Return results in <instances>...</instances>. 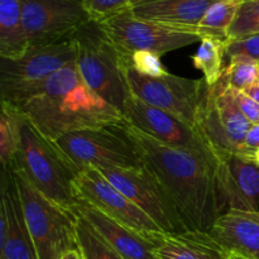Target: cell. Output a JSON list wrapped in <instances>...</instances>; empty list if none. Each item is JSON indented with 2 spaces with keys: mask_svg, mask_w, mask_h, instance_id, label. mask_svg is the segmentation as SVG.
Returning <instances> with one entry per match:
<instances>
[{
  "mask_svg": "<svg viewBox=\"0 0 259 259\" xmlns=\"http://www.w3.org/2000/svg\"><path fill=\"white\" fill-rule=\"evenodd\" d=\"M233 91H234V98L243 115L248 119L252 125L259 124V104L250 96H248L244 91L235 90V89H233Z\"/></svg>",
  "mask_w": 259,
  "mask_h": 259,
  "instance_id": "4dcf8cb0",
  "label": "cell"
},
{
  "mask_svg": "<svg viewBox=\"0 0 259 259\" xmlns=\"http://www.w3.org/2000/svg\"><path fill=\"white\" fill-rule=\"evenodd\" d=\"M76 66L83 82L123 114L132 95L125 78V60L101 24L90 20L73 34Z\"/></svg>",
  "mask_w": 259,
  "mask_h": 259,
  "instance_id": "277c9868",
  "label": "cell"
},
{
  "mask_svg": "<svg viewBox=\"0 0 259 259\" xmlns=\"http://www.w3.org/2000/svg\"><path fill=\"white\" fill-rule=\"evenodd\" d=\"M123 53V52H121ZM125 65L138 73L148 77H161L168 75V71L161 61V56L151 51H136L131 55H124Z\"/></svg>",
  "mask_w": 259,
  "mask_h": 259,
  "instance_id": "83f0119b",
  "label": "cell"
},
{
  "mask_svg": "<svg viewBox=\"0 0 259 259\" xmlns=\"http://www.w3.org/2000/svg\"><path fill=\"white\" fill-rule=\"evenodd\" d=\"M248 159H249V161H252V162H254L255 164H258V166H259V149H258V151H255L254 153H253L252 156H250Z\"/></svg>",
  "mask_w": 259,
  "mask_h": 259,
  "instance_id": "e575fe53",
  "label": "cell"
},
{
  "mask_svg": "<svg viewBox=\"0 0 259 259\" xmlns=\"http://www.w3.org/2000/svg\"><path fill=\"white\" fill-rule=\"evenodd\" d=\"M116 126L134 144L144 166L161 182L189 230L210 232L225 212L218 185L217 158L167 146L124 118Z\"/></svg>",
  "mask_w": 259,
  "mask_h": 259,
  "instance_id": "6da1fadb",
  "label": "cell"
},
{
  "mask_svg": "<svg viewBox=\"0 0 259 259\" xmlns=\"http://www.w3.org/2000/svg\"><path fill=\"white\" fill-rule=\"evenodd\" d=\"M244 0H219L212 4L200 22L197 30L204 37L210 35L228 40V32Z\"/></svg>",
  "mask_w": 259,
  "mask_h": 259,
  "instance_id": "cb8c5ba5",
  "label": "cell"
},
{
  "mask_svg": "<svg viewBox=\"0 0 259 259\" xmlns=\"http://www.w3.org/2000/svg\"><path fill=\"white\" fill-rule=\"evenodd\" d=\"M73 211L88 220L96 233L123 259H159L156 249L159 238L164 233L147 235L137 232L106 217L83 200H78Z\"/></svg>",
  "mask_w": 259,
  "mask_h": 259,
  "instance_id": "e0dca14e",
  "label": "cell"
},
{
  "mask_svg": "<svg viewBox=\"0 0 259 259\" xmlns=\"http://www.w3.org/2000/svg\"><path fill=\"white\" fill-rule=\"evenodd\" d=\"M76 191L78 200H83L106 217L137 232L147 235L164 233L153 219L119 191L95 167H88L77 175Z\"/></svg>",
  "mask_w": 259,
  "mask_h": 259,
  "instance_id": "4fadbf2b",
  "label": "cell"
},
{
  "mask_svg": "<svg viewBox=\"0 0 259 259\" xmlns=\"http://www.w3.org/2000/svg\"><path fill=\"white\" fill-rule=\"evenodd\" d=\"M259 149V124L252 125L248 131L247 136H245L244 143H243L242 152H240V156L245 157V158H249L255 151Z\"/></svg>",
  "mask_w": 259,
  "mask_h": 259,
  "instance_id": "1f68e13d",
  "label": "cell"
},
{
  "mask_svg": "<svg viewBox=\"0 0 259 259\" xmlns=\"http://www.w3.org/2000/svg\"><path fill=\"white\" fill-rule=\"evenodd\" d=\"M139 2H142V0H133V2H132V5L137 4V3H139Z\"/></svg>",
  "mask_w": 259,
  "mask_h": 259,
  "instance_id": "d590c367",
  "label": "cell"
},
{
  "mask_svg": "<svg viewBox=\"0 0 259 259\" xmlns=\"http://www.w3.org/2000/svg\"><path fill=\"white\" fill-rule=\"evenodd\" d=\"M133 0H85V7L91 20L103 22L113 15L132 8Z\"/></svg>",
  "mask_w": 259,
  "mask_h": 259,
  "instance_id": "f546056e",
  "label": "cell"
},
{
  "mask_svg": "<svg viewBox=\"0 0 259 259\" xmlns=\"http://www.w3.org/2000/svg\"><path fill=\"white\" fill-rule=\"evenodd\" d=\"M99 23L124 55H131L136 51H151L162 56L192 43H200L204 38L197 30L141 19L131 9Z\"/></svg>",
  "mask_w": 259,
  "mask_h": 259,
  "instance_id": "9c48e42d",
  "label": "cell"
},
{
  "mask_svg": "<svg viewBox=\"0 0 259 259\" xmlns=\"http://www.w3.org/2000/svg\"><path fill=\"white\" fill-rule=\"evenodd\" d=\"M9 171L22 174L43 196L73 211L78 202L77 172L53 142L39 133L27 118L20 126V142Z\"/></svg>",
  "mask_w": 259,
  "mask_h": 259,
  "instance_id": "3957f363",
  "label": "cell"
},
{
  "mask_svg": "<svg viewBox=\"0 0 259 259\" xmlns=\"http://www.w3.org/2000/svg\"><path fill=\"white\" fill-rule=\"evenodd\" d=\"M156 254L159 259H230L229 252L209 232L199 230L162 234Z\"/></svg>",
  "mask_w": 259,
  "mask_h": 259,
  "instance_id": "ffe728a7",
  "label": "cell"
},
{
  "mask_svg": "<svg viewBox=\"0 0 259 259\" xmlns=\"http://www.w3.org/2000/svg\"><path fill=\"white\" fill-rule=\"evenodd\" d=\"M258 214H259V211H258Z\"/></svg>",
  "mask_w": 259,
  "mask_h": 259,
  "instance_id": "74e56055",
  "label": "cell"
},
{
  "mask_svg": "<svg viewBox=\"0 0 259 259\" xmlns=\"http://www.w3.org/2000/svg\"><path fill=\"white\" fill-rule=\"evenodd\" d=\"M227 62L234 58H245L259 63V33L225 42Z\"/></svg>",
  "mask_w": 259,
  "mask_h": 259,
  "instance_id": "f1b7e54d",
  "label": "cell"
},
{
  "mask_svg": "<svg viewBox=\"0 0 259 259\" xmlns=\"http://www.w3.org/2000/svg\"><path fill=\"white\" fill-rule=\"evenodd\" d=\"M60 259H82V257H81V253L78 249H71L68 252L63 253Z\"/></svg>",
  "mask_w": 259,
  "mask_h": 259,
  "instance_id": "836d02e7",
  "label": "cell"
},
{
  "mask_svg": "<svg viewBox=\"0 0 259 259\" xmlns=\"http://www.w3.org/2000/svg\"><path fill=\"white\" fill-rule=\"evenodd\" d=\"M259 33V0H244L228 32V39Z\"/></svg>",
  "mask_w": 259,
  "mask_h": 259,
  "instance_id": "4316f807",
  "label": "cell"
},
{
  "mask_svg": "<svg viewBox=\"0 0 259 259\" xmlns=\"http://www.w3.org/2000/svg\"><path fill=\"white\" fill-rule=\"evenodd\" d=\"M77 215V247L82 259H123L100 235L96 230Z\"/></svg>",
  "mask_w": 259,
  "mask_h": 259,
  "instance_id": "d4e9b609",
  "label": "cell"
},
{
  "mask_svg": "<svg viewBox=\"0 0 259 259\" xmlns=\"http://www.w3.org/2000/svg\"><path fill=\"white\" fill-rule=\"evenodd\" d=\"M217 2L219 0H142L132 5L131 12L141 19L197 30L207 9Z\"/></svg>",
  "mask_w": 259,
  "mask_h": 259,
  "instance_id": "d6986e66",
  "label": "cell"
},
{
  "mask_svg": "<svg viewBox=\"0 0 259 259\" xmlns=\"http://www.w3.org/2000/svg\"><path fill=\"white\" fill-rule=\"evenodd\" d=\"M123 118L131 125L167 146L217 158L196 128L187 125L172 114L154 108L134 95L129 96L125 101Z\"/></svg>",
  "mask_w": 259,
  "mask_h": 259,
  "instance_id": "5bb4252c",
  "label": "cell"
},
{
  "mask_svg": "<svg viewBox=\"0 0 259 259\" xmlns=\"http://www.w3.org/2000/svg\"><path fill=\"white\" fill-rule=\"evenodd\" d=\"M222 77L232 89L244 90L259 82V63L245 58L230 60L227 62Z\"/></svg>",
  "mask_w": 259,
  "mask_h": 259,
  "instance_id": "484cf974",
  "label": "cell"
},
{
  "mask_svg": "<svg viewBox=\"0 0 259 259\" xmlns=\"http://www.w3.org/2000/svg\"><path fill=\"white\" fill-rule=\"evenodd\" d=\"M217 177L225 212L259 211V166L240 154L217 158Z\"/></svg>",
  "mask_w": 259,
  "mask_h": 259,
  "instance_id": "9a60e30c",
  "label": "cell"
},
{
  "mask_svg": "<svg viewBox=\"0 0 259 259\" xmlns=\"http://www.w3.org/2000/svg\"><path fill=\"white\" fill-rule=\"evenodd\" d=\"M119 191L143 210L166 234L189 232L179 209L157 177L143 166L137 169L95 167Z\"/></svg>",
  "mask_w": 259,
  "mask_h": 259,
  "instance_id": "30bf717a",
  "label": "cell"
},
{
  "mask_svg": "<svg viewBox=\"0 0 259 259\" xmlns=\"http://www.w3.org/2000/svg\"><path fill=\"white\" fill-rule=\"evenodd\" d=\"M29 47L23 24L22 2L0 0V57L17 60Z\"/></svg>",
  "mask_w": 259,
  "mask_h": 259,
  "instance_id": "44dd1931",
  "label": "cell"
},
{
  "mask_svg": "<svg viewBox=\"0 0 259 259\" xmlns=\"http://www.w3.org/2000/svg\"><path fill=\"white\" fill-rule=\"evenodd\" d=\"M242 259H245V258H243V257H242Z\"/></svg>",
  "mask_w": 259,
  "mask_h": 259,
  "instance_id": "8d00e7d4",
  "label": "cell"
},
{
  "mask_svg": "<svg viewBox=\"0 0 259 259\" xmlns=\"http://www.w3.org/2000/svg\"><path fill=\"white\" fill-rule=\"evenodd\" d=\"M24 115L18 108L7 101H2L0 115V161L3 171H9L13 166L20 142V126Z\"/></svg>",
  "mask_w": 259,
  "mask_h": 259,
  "instance_id": "603a6c76",
  "label": "cell"
},
{
  "mask_svg": "<svg viewBox=\"0 0 259 259\" xmlns=\"http://www.w3.org/2000/svg\"><path fill=\"white\" fill-rule=\"evenodd\" d=\"M209 233L229 254L259 259L258 212L229 210L218 218Z\"/></svg>",
  "mask_w": 259,
  "mask_h": 259,
  "instance_id": "ac0fdd59",
  "label": "cell"
},
{
  "mask_svg": "<svg viewBox=\"0 0 259 259\" xmlns=\"http://www.w3.org/2000/svg\"><path fill=\"white\" fill-rule=\"evenodd\" d=\"M53 143L77 174L88 167L137 169L144 166L134 144L116 124L71 132Z\"/></svg>",
  "mask_w": 259,
  "mask_h": 259,
  "instance_id": "8992f818",
  "label": "cell"
},
{
  "mask_svg": "<svg viewBox=\"0 0 259 259\" xmlns=\"http://www.w3.org/2000/svg\"><path fill=\"white\" fill-rule=\"evenodd\" d=\"M242 91H244L248 96H250L253 100H255L259 104V82L253 83V85L248 86L247 89H244Z\"/></svg>",
  "mask_w": 259,
  "mask_h": 259,
  "instance_id": "d6a6232c",
  "label": "cell"
},
{
  "mask_svg": "<svg viewBox=\"0 0 259 259\" xmlns=\"http://www.w3.org/2000/svg\"><path fill=\"white\" fill-rule=\"evenodd\" d=\"M0 259H38L12 171H3L0 199Z\"/></svg>",
  "mask_w": 259,
  "mask_h": 259,
  "instance_id": "2e32d148",
  "label": "cell"
},
{
  "mask_svg": "<svg viewBox=\"0 0 259 259\" xmlns=\"http://www.w3.org/2000/svg\"><path fill=\"white\" fill-rule=\"evenodd\" d=\"M17 182L28 230L38 259H60L77 247V215L43 196L22 174L12 171Z\"/></svg>",
  "mask_w": 259,
  "mask_h": 259,
  "instance_id": "5b68a950",
  "label": "cell"
},
{
  "mask_svg": "<svg viewBox=\"0 0 259 259\" xmlns=\"http://www.w3.org/2000/svg\"><path fill=\"white\" fill-rule=\"evenodd\" d=\"M75 61L73 35L47 45L30 46L17 60L0 57V94L40 82Z\"/></svg>",
  "mask_w": 259,
  "mask_h": 259,
  "instance_id": "7c38bea8",
  "label": "cell"
},
{
  "mask_svg": "<svg viewBox=\"0 0 259 259\" xmlns=\"http://www.w3.org/2000/svg\"><path fill=\"white\" fill-rule=\"evenodd\" d=\"M125 78L132 95L197 129V115L207 85L205 80H191L171 73L148 77L126 65Z\"/></svg>",
  "mask_w": 259,
  "mask_h": 259,
  "instance_id": "ba28073f",
  "label": "cell"
},
{
  "mask_svg": "<svg viewBox=\"0 0 259 259\" xmlns=\"http://www.w3.org/2000/svg\"><path fill=\"white\" fill-rule=\"evenodd\" d=\"M250 126L238 106L234 91L224 78L212 86L206 85L197 115V131L217 158L224 154H239Z\"/></svg>",
  "mask_w": 259,
  "mask_h": 259,
  "instance_id": "52a82bcc",
  "label": "cell"
},
{
  "mask_svg": "<svg viewBox=\"0 0 259 259\" xmlns=\"http://www.w3.org/2000/svg\"><path fill=\"white\" fill-rule=\"evenodd\" d=\"M23 24L30 46L57 42L91 20L85 0H20Z\"/></svg>",
  "mask_w": 259,
  "mask_h": 259,
  "instance_id": "8fae6325",
  "label": "cell"
},
{
  "mask_svg": "<svg viewBox=\"0 0 259 259\" xmlns=\"http://www.w3.org/2000/svg\"><path fill=\"white\" fill-rule=\"evenodd\" d=\"M225 42L227 40L220 38L205 35L196 53L192 56L194 66L204 73V80L209 86L215 85L224 73L227 66Z\"/></svg>",
  "mask_w": 259,
  "mask_h": 259,
  "instance_id": "7402d4cb",
  "label": "cell"
},
{
  "mask_svg": "<svg viewBox=\"0 0 259 259\" xmlns=\"http://www.w3.org/2000/svg\"><path fill=\"white\" fill-rule=\"evenodd\" d=\"M2 101L19 109L51 142L71 132L101 128L123 120L118 109L83 82L76 61L40 82L2 93Z\"/></svg>",
  "mask_w": 259,
  "mask_h": 259,
  "instance_id": "7a4b0ae2",
  "label": "cell"
}]
</instances>
